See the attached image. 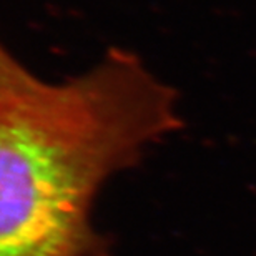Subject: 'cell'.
<instances>
[{"label": "cell", "instance_id": "1", "mask_svg": "<svg viewBox=\"0 0 256 256\" xmlns=\"http://www.w3.org/2000/svg\"><path fill=\"white\" fill-rule=\"evenodd\" d=\"M182 125L176 92L118 47L68 80L2 86L0 256H96L102 185Z\"/></svg>", "mask_w": 256, "mask_h": 256}, {"label": "cell", "instance_id": "2", "mask_svg": "<svg viewBox=\"0 0 256 256\" xmlns=\"http://www.w3.org/2000/svg\"><path fill=\"white\" fill-rule=\"evenodd\" d=\"M27 74L28 68H25L0 42V86L15 84V82L20 80Z\"/></svg>", "mask_w": 256, "mask_h": 256}]
</instances>
